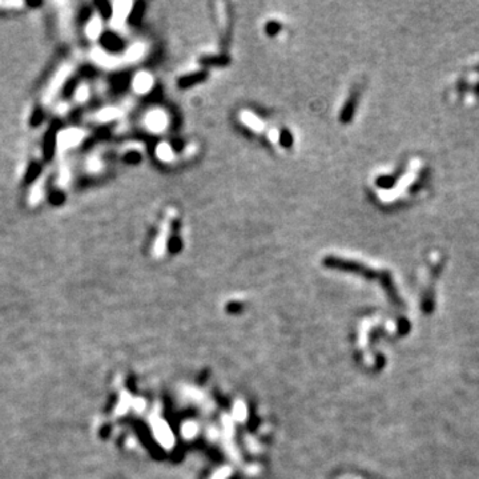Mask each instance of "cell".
Returning <instances> with one entry per match:
<instances>
[{
	"label": "cell",
	"instance_id": "obj_5",
	"mask_svg": "<svg viewBox=\"0 0 479 479\" xmlns=\"http://www.w3.org/2000/svg\"><path fill=\"white\" fill-rule=\"evenodd\" d=\"M152 84L153 81H152L151 75L141 72V74L136 75L135 80H133V88L138 94H147L152 88Z\"/></svg>",
	"mask_w": 479,
	"mask_h": 479
},
{
	"label": "cell",
	"instance_id": "obj_6",
	"mask_svg": "<svg viewBox=\"0 0 479 479\" xmlns=\"http://www.w3.org/2000/svg\"><path fill=\"white\" fill-rule=\"evenodd\" d=\"M103 29V23L99 16H94L88 22L87 27H85V33L90 39H96L99 38Z\"/></svg>",
	"mask_w": 479,
	"mask_h": 479
},
{
	"label": "cell",
	"instance_id": "obj_10",
	"mask_svg": "<svg viewBox=\"0 0 479 479\" xmlns=\"http://www.w3.org/2000/svg\"><path fill=\"white\" fill-rule=\"evenodd\" d=\"M143 52H144V48H143L141 44H133L131 48L127 51V60L128 61H136L137 59H140L143 56Z\"/></svg>",
	"mask_w": 479,
	"mask_h": 479
},
{
	"label": "cell",
	"instance_id": "obj_4",
	"mask_svg": "<svg viewBox=\"0 0 479 479\" xmlns=\"http://www.w3.org/2000/svg\"><path fill=\"white\" fill-rule=\"evenodd\" d=\"M167 126V117L163 112L154 111L147 116V127L154 132H160Z\"/></svg>",
	"mask_w": 479,
	"mask_h": 479
},
{
	"label": "cell",
	"instance_id": "obj_3",
	"mask_svg": "<svg viewBox=\"0 0 479 479\" xmlns=\"http://www.w3.org/2000/svg\"><path fill=\"white\" fill-rule=\"evenodd\" d=\"M68 75H69V67L63 68L60 72H58V75L54 77V80L51 81L48 90H47V92H45V96H44L45 100L51 99V97L54 96V95H55L59 90H60L61 85L64 84L65 80H67Z\"/></svg>",
	"mask_w": 479,
	"mask_h": 479
},
{
	"label": "cell",
	"instance_id": "obj_11",
	"mask_svg": "<svg viewBox=\"0 0 479 479\" xmlns=\"http://www.w3.org/2000/svg\"><path fill=\"white\" fill-rule=\"evenodd\" d=\"M42 197H43V185L39 183V184H36L35 187L32 188V190H31V196H29V203L35 205V204H38L39 201L42 200Z\"/></svg>",
	"mask_w": 479,
	"mask_h": 479
},
{
	"label": "cell",
	"instance_id": "obj_2",
	"mask_svg": "<svg viewBox=\"0 0 479 479\" xmlns=\"http://www.w3.org/2000/svg\"><path fill=\"white\" fill-rule=\"evenodd\" d=\"M132 4L128 2H117L113 4V13H112V23L113 26L120 27L124 24L127 16H128L129 11H131Z\"/></svg>",
	"mask_w": 479,
	"mask_h": 479
},
{
	"label": "cell",
	"instance_id": "obj_9",
	"mask_svg": "<svg viewBox=\"0 0 479 479\" xmlns=\"http://www.w3.org/2000/svg\"><path fill=\"white\" fill-rule=\"evenodd\" d=\"M119 115H120L119 111L116 110V108H111V107H108V108H104V110L100 111L97 117H99V120H101V121H111V120L117 119Z\"/></svg>",
	"mask_w": 479,
	"mask_h": 479
},
{
	"label": "cell",
	"instance_id": "obj_1",
	"mask_svg": "<svg viewBox=\"0 0 479 479\" xmlns=\"http://www.w3.org/2000/svg\"><path fill=\"white\" fill-rule=\"evenodd\" d=\"M84 133L83 131L77 128H69L65 129L63 132L59 135L58 137V144L61 149H71L76 145L80 144V141L83 140Z\"/></svg>",
	"mask_w": 479,
	"mask_h": 479
},
{
	"label": "cell",
	"instance_id": "obj_7",
	"mask_svg": "<svg viewBox=\"0 0 479 479\" xmlns=\"http://www.w3.org/2000/svg\"><path fill=\"white\" fill-rule=\"evenodd\" d=\"M241 119H242V121H244L245 124L249 127V128L256 131V132H261V131L264 129V124H262V121L258 119L257 116L252 115V113H249V112H244L242 113Z\"/></svg>",
	"mask_w": 479,
	"mask_h": 479
},
{
	"label": "cell",
	"instance_id": "obj_8",
	"mask_svg": "<svg viewBox=\"0 0 479 479\" xmlns=\"http://www.w3.org/2000/svg\"><path fill=\"white\" fill-rule=\"evenodd\" d=\"M92 56H94L95 61H96V63H99L100 65H105V67H110V65L115 64V59H113L112 56L108 55V54H105L104 51H100V49H95L94 54H92Z\"/></svg>",
	"mask_w": 479,
	"mask_h": 479
},
{
	"label": "cell",
	"instance_id": "obj_13",
	"mask_svg": "<svg viewBox=\"0 0 479 479\" xmlns=\"http://www.w3.org/2000/svg\"><path fill=\"white\" fill-rule=\"evenodd\" d=\"M75 99L77 101H85L88 99V87L85 84H81L80 87H77L76 92H75Z\"/></svg>",
	"mask_w": 479,
	"mask_h": 479
},
{
	"label": "cell",
	"instance_id": "obj_12",
	"mask_svg": "<svg viewBox=\"0 0 479 479\" xmlns=\"http://www.w3.org/2000/svg\"><path fill=\"white\" fill-rule=\"evenodd\" d=\"M157 156L164 161H169L172 158V148L167 144H160L157 147Z\"/></svg>",
	"mask_w": 479,
	"mask_h": 479
}]
</instances>
